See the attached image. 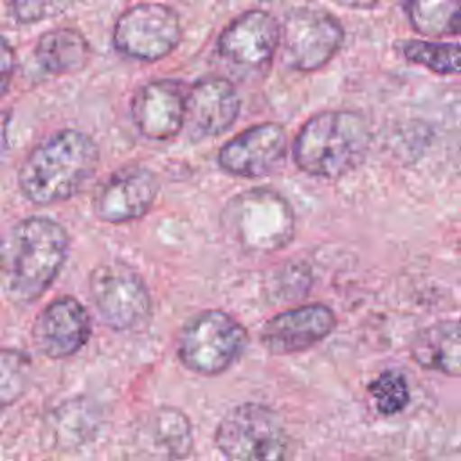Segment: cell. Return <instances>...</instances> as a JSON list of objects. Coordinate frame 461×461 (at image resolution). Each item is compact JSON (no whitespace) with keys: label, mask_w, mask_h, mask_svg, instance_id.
<instances>
[{"label":"cell","mask_w":461,"mask_h":461,"mask_svg":"<svg viewBox=\"0 0 461 461\" xmlns=\"http://www.w3.org/2000/svg\"><path fill=\"white\" fill-rule=\"evenodd\" d=\"M65 227L45 216L14 223L0 241V294L14 304H31L54 283L68 256Z\"/></svg>","instance_id":"6da1fadb"},{"label":"cell","mask_w":461,"mask_h":461,"mask_svg":"<svg viewBox=\"0 0 461 461\" xmlns=\"http://www.w3.org/2000/svg\"><path fill=\"white\" fill-rule=\"evenodd\" d=\"M99 148L81 130H59L31 149L18 169L22 194L38 205L65 202L94 178Z\"/></svg>","instance_id":"7a4b0ae2"},{"label":"cell","mask_w":461,"mask_h":461,"mask_svg":"<svg viewBox=\"0 0 461 461\" xmlns=\"http://www.w3.org/2000/svg\"><path fill=\"white\" fill-rule=\"evenodd\" d=\"M371 144L366 117L351 110H328L312 115L292 146L295 166L319 178H340L353 171Z\"/></svg>","instance_id":"3957f363"},{"label":"cell","mask_w":461,"mask_h":461,"mask_svg":"<svg viewBox=\"0 0 461 461\" xmlns=\"http://www.w3.org/2000/svg\"><path fill=\"white\" fill-rule=\"evenodd\" d=\"M229 243L247 254H272L294 238V212L276 191L254 187L229 198L220 214Z\"/></svg>","instance_id":"277c9868"},{"label":"cell","mask_w":461,"mask_h":461,"mask_svg":"<svg viewBox=\"0 0 461 461\" xmlns=\"http://www.w3.org/2000/svg\"><path fill=\"white\" fill-rule=\"evenodd\" d=\"M247 346L249 333L240 321L223 310H205L182 326L176 355L185 369L216 376L227 371Z\"/></svg>","instance_id":"5b68a950"},{"label":"cell","mask_w":461,"mask_h":461,"mask_svg":"<svg viewBox=\"0 0 461 461\" xmlns=\"http://www.w3.org/2000/svg\"><path fill=\"white\" fill-rule=\"evenodd\" d=\"M88 290L99 317L115 331H140L153 315L151 294L144 279L126 263L108 261L95 267Z\"/></svg>","instance_id":"8992f818"},{"label":"cell","mask_w":461,"mask_h":461,"mask_svg":"<svg viewBox=\"0 0 461 461\" xmlns=\"http://www.w3.org/2000/svg\"><path fill=\"white\" fill-rule=\"evenodd\" d=\"M220 454L238 461L283 459L288 439L279 416L261 403H241L230 409L214 430Z\"/></svg>","instance_id":"52a82bcc"},{"label":"cell","mask_w":461,"mask_h":461,"mask_svg":"<svg viewBox=\"0 0 461 461\" xmlns=\"http://www.w3.org/2000/svg\"><path fill=\"white\" fill-rule=\"evenodd\" d=\"M113 47L126 58L158 61L171 54L182 40V25L175 9L164 4L128 7L113 25Z\"/></svg>","instance_id":"ba28073f"},{"label":"cell","mask_w":461,"mask_h":461,"mask_svg":"<svg viewBox=\"0 0 461 461\" xmlns=\"http://www.w3.org/2000/svg\"><path fill=\"white\" fill-rule=\"evenodd\" d=\"M344 41L340 22L328 11L303 5L281 27V50L288 67L301 72L322 68Z\"/></svg>","instance_id":"9c48e42d"},{"label":"cell","mask_w":461,"mask_h":461,"mask_svg":"<svg viewBox=\"0 0 461 461\" xmlns=\"http://www.w3.org/2000/svg\"><path fill=\"white\" fill-rule=\"evenodd\" d=\"M286 149L285 128L277 122H261L227 140L218 151V166L234 176H267L283 166Z\"/></svg>","instance_id":"30bf717a"},{"label":"cell","mask_w":461,"mask_h":461,"mask_svg":"<svg viewBox=\"0 0 461 461\" xmlns=\"http://www.w3.org/2000/svg\"><path fill=\"white\" fill-rule=\"evenodd\" d=\"M158 189L160 182L155 171L139 164L124 166L99 185L92 207L101 221H133L153 207Z\"/></svg>","instance_id":"8fae6325"},{"label":"cell","mask_w":461,"mask_h":461,"mask_svg":"<svg viewBox=\"0 0 461 461\" xmlns=\"http://www.w3.org/2000/svg\"><path fill=\"white\" fill-rule=\"evenodd\" d=\"M281 43L277 20L263 9H250L234 18L218 38V52L243 70H265Z\"/></svg>","instance_id":"7c38bea8"},{"label":"cell","mask_w":461,"mask_h":461,"mask_svg":"<svg viewBox=\"0 0 461 461\" xmlns=\"http://www.w3.org/2000/svg\"><path fill=\"white\" fill-rule=\"evenodd\" d=\"M32 342L49 358L76 355L92 335L88 310L72 295L56 297L34 319Z\"/></svg>","instance_id":"4fadbf2b"},{"label":"cell","mask_w":461,"mask_h":461,"mask_svg":"<svg viewBox=\"0 0 461 461\" xmlns=\"http://www.w3.org/2000/svg\"><path fill=\"white\" fill-rule=\"evenodd\" d=\"M337 326L333 310L326 304H303L268 319L261 331V346L272 355L306 351L324 340Z\"/></svg>","instance_id":"5bb4252c"},{"label":"cell","mask_w":461,"mask_h":461,"mask_svg":"<svg viewBox=\"0 0 461 461\" xmlns=\"http://www.w3.org/2000/svg\"><path fill=\"white\" fill-rule=\"evenodd\" d=\"M187 88L178 79H155L142 85L131 99V121L149 140H167L185 122Z\"/></svg>","instance_id":"9a60e30c"},{"label":"cell","mask_w":461,"mask_h":461,"mask_svg":"<svg viewBox=\"0 0 461 461\" xmlns=\"http://www.w3.org/2000/svg\"><path fill=\"white\" fill-rule=\"evenodd\" d=\"M240 95L234 85L218 76L198 79L185 97L184 128L191 140L212 139L227 131L240 115Z\"/></svg>","instance_id":"2e32d148"},{"label":"cell","mask_w":461,"mask_h":461,"mask_svg":"<svg viewBox=\"0 0 461 461\" xmlns=\"http://www.w3.org/2000/svg\"><path fill=\"white\" fill-rule=\"evenodd\" d=\"M411 357L423 369L461 376V319L439 321L418 331Z\"/></svg>","instance_id":"e0dca14e"},{"label":"cell","mask_w":461,"mask_h":461,"mask_svg":"<svg viewBox=\"0 0 461 461\" xmlns=\"http://www.w3.org/2000/svg\"><path fill=\"white\" fill-rule=\"evenodd\" d=\"M139 445L151 456L180 459L193 450V429L189 418L173 407L153 409L142 421Z\"/></svg>","instance_id":"ac0fdd59"},{"label":"cell","mask_w":461,"mask_h":461,"mask_svg":"<svg viewBox=\"0 0 461 461\" xmlns=\"http://www.w3.org/2000/svg\"><path fill=\"white\" fill-rule=\"evenodd\" d=\"M90 54L86 38L79 31L68 27L43 32L34 47L38 65L52 76L79 72L86 67Z\"/></svg>","instance_id":"d6986e66"},{"label":"cell","mask_w":461,"mask_h":461,"mask_svg":"<svg viewBox=\"0 0 461 461\" xmlns=\"http://www.w3.org/2000/svg\"><path fill=\"white\" fill-rule=\"evenodd\" d=\"M405 13L416 32L448 36L461 31V0H405Z\"/></svg>","instance_id":"ffe728a7"},{"label":"cell","mask_w":461,"mask_h":461,"mask_svg":"<svg viewBox=\"0 0 461 461\" xmlns=\"http://www.w3.org/2000/svg\"><path fill=\"white\" fill-rule=\"evenodd\" d=\"M400 54L420 67L436 74H461V45L425 40H403L396 43Z\"/></svg>","instance_id":"44dd1931"},{"label":"cell","mask_w":461,"mask_h":461,"mask_svg":"<svg viewBox=\"0 0 461 461\" xmlns=\"http://www.w3.org/2000/svg\"><path fill=\"white\" fill-rule=\"evenodd\" d=\"M95 414L94 407L83 402H67L61 405L54 418L50 420V432L54 443L59 448H68L67 445H81L88 441L95 432Z\"/></svg>","instance_id":"7402d4cb"},{"label":"cell","mask_w":461,"mask_h":461,"mask_svg":"<svg viewBox=\"0 0 461 461\" xmlns=\"http://www.w3.org/2000/svg\"><path fill=\"white\" fill-rule=\"evenodd\" d=\"M32 378L31 357L16 348H0V409L16 403Z\"/></svg>","instance_id":"603a6c76"},{"label":"cell","mask_w":461,"mask_h":461,"mask_svg":"<svg viewBox=\"0 0 461 461\" xmlns=\"http://www.w3.org/2000/svg\"><path fill=\"white\" fill-rule=\"evenodd\" d=\"M376 411L384 416L402 412L411 398L405 376L400 371H384L367 387Z\"/></svg>","instance_id":"cb8c5ba5"},{"label":"cell","mask_w":461,"mask_h":461,"mask_svg":"<svg viewBox=\"0 0 461 461\" xmlns=\"http://www.w3.org/2000/svg\"><path fill=\"white\" fill-rule=\"evenodd\" d=\"M76 0H11V11L16 22L34 23L65 13Z\"/></svg>","instance_id":"d4e9b609"},{"label":"cell","mask_w":461,"mask_h":461,"mask_svg":"<svg viewBox=\"0 0 461 461\" xmlns=\"http://www.w3.org/2000/svg\"><path fill=\"white\" fill-rule=\"evenodd\" d=\"M14 65H16V58H14V50L11 47V43L0 36V99L7 94L13 74H14Z\"/></svg>","instance_id":"484cf974"},{"label":"cell","mask_w":461,"mask_h":461,"mask_svg":"<svg viewBox=\"0 0 461 461\" xmlns=\"http://www.w3.org/2000/svg\"><path fill=\"white\" fill-rule=\"evenodd\" d=\"M333 2L351 9H371L378 4V0H333Z\"/></svg>","instance_id":"4316f807"},{"label":"cell","mask_w":461,"mask_h":461,"mask_svg":"<svg viewBox=\"0 0 461 461\" xmlns=\"http://www.w3.org/2000/svg\"><path fill=\"white\" fill-rule=\"evenodd\" d=\"M0 241H2V240H0Z\"/></svg>","instance_id":"83f0119b"}]
</instances>
